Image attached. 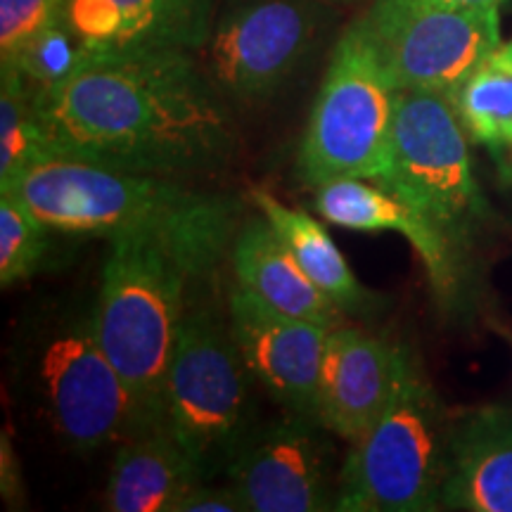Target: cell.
<instances>
[{
    "label": "cell",
    "instance_id": "obj_23",
    "mask_svg": "<svg viewBox=\"0 0 512 512\" xmlns=\"http://www.w3.org/2000/svg\"><path fill=\"white\" fill-rule=\"evenodd\" d=\"M81 60V43L76 41V36L62 19V22L41 31L36 38H31L29 46L17 55L15 62L0 64V67H15L24 76L31 93L43 95L60 86L62 81H67Z\"/></svg>",
    "mask_w": 512,
    "mask_h": 512
},
{
    "label": "cell",
    "instance_id": "obj_20",
    "mask_svg": "<svg viewBox=\"0 0 512 512\" xmlns=\"http://www.w3.org/2000/svg\"><path fill=\"white\" fill-rule=\"evenodd\" d=\"M453 105L472 145L489 152L498 185L512 190V36L467 76Z\"/></svg>",
    "mask_w": 512,
    "mask_h": 512
},
{
    "label": "cell",
    "instance_id": "obj_14",
    "mask_svg": "<svg viewBox=\"0 0 512 512\" xmlns=\"http://www.w3.org/2000/svg\"><path fill=\"white\" fill-rule=\"evenodd\" d=\"M313 207L320 219L332 226L363 233L392 230L403 235L420 256L437 302L444 309H453L460 302L467 261L425 214L396 192L363 178H339L313 190Z\"/></svg>",
    "mask_w": 512,
    "mask_h": 512
},
{
    "label": "cell",
    "instance_id": "obj_22",
    "mask_svg": "<svg viewBox=\"0 0 512 512\" xmlns=\"http://www.w3.org/2000/svg\"><path fill=\"white\" fill-rule=\"evenodd\" d=\"M50 233L19 197L0 190V285L10 290L34 278L50 252Z\"/></svg>",
    "mask_w": 512,
    "mask_h": 512
},
{
    "label": "cell",
    "instance_id": "obj_28",
    "mask_svg": "<svg viewBox=\"0 0 512 512\" xmlns=\"http://www.w3.org/2000/svg\"><path fill=\"white\" fill-rule=\"evenodd\" d=\"M316 3H351V0H316Z\"/></svg>",
    "mask_w": 512,
    "mask_h": 512
},
{
    "label": "cell",
    "instance_id": "obj_3",
    "mask_svg": "<svg viewBox=\"0 0 512 512\" xmlns=\"http://www.w3.org/2000/svg\"><path fill=\"white\" fill-rule=\"evenodd\" d=\"M5 190L55 233L110 238L143 230L233 245L242 228L238 197L67 157L29 166Z\"/></svg>",
    "mask_w": 512,
    "mask_h": 512
},
{
    "label": "cell",
    "instance_id": "obj_13",
    "mask_svg": "<svg viewBox=\"0 0 512 512\" xmlns=\"http://www.w3.org/2000/svg\"><path fill=\"white\" fill-rule=\"evenodd\" d=\"M411 361L408 349L349 323L330 330L320 370L318 420L335 437L354 444L387 411Z\"/></svg>",
    "mask_w": 512,
    "mask_h": 512
},
{
    "label": "cell",
    "instance_id": "obj_16",
    "mask_svg": "<svg viewBox=\"0 0 512 512\" xmlns=\"http://www.w3.org/2000/svg\"><path fill=\"white\" fill-rule=\"evenodd\" d=\"M441 510L512 512V411L456 415Z\"/></svg>",
    "mask_w": 512,
    "mask_h": 512
},
{
    "label": "cell",
    "instance_id": "obj_7",
    "mask_svg": "<svg viewBox=\"0 0 512 512\" xmlns=\"http://www.w3.org/2000/svg\"><path fill=\"white\" fill-rule=\"evenodd\" d=\"M399 88L382 67L366 19L339 36L320 81L297 150V176L306 188L363 178L384 181Z\"/></svg>",
    "mask_w": 512,
    "mask_h": 512
},
{
    "label": "cell",
    "instance_id": "obj_11",
    "mask_svg": "<svg viewBox=\"0 0 512 512\" xmlns=\"http://www.w3.org/2000/svg\"><path fill=\"white\" fill-rule=\"evenodd\" d=\"M316 0H247L216 19L207 43L209 79L221 95L259 102L283 88L313 46Z\"/></svg>",
    "mask_w": 512,
    "mask_h": 512
},
{
    "label": "cell",
    "instance_id": "obj_6",
    "mask_svg": "<svg viewBox=\"0 0 512 512\" xmlns=\"http://www.w3.org/2000/svg\"><path fill=\"white\" fill-rule=\"evenodd\" d=\"M453 420L413 358L387 411L349 444L337 512L441 510Z\"/></svg>",
    "mask_w": 512,
    "mask_h": 512
},
{
    "label": "cell",
    "instance_id": "obj_5",
    "mask_svg": "<svg viewBox=\"0 0 512 512\" xmlns=\"http://www.w3.org/2000/svg\"><path fill=\"white\" fill-rule=\"evenodd\" d=\"M254 384L259 382L240 354L228 311L197 297L166 368L159 427L183 446L204 479L226 475L259 425Z\"/></svg>",
    "mask_w": 512,
    "mask_h": 512
},
{
    "label": "cell",
    "instance_id": "obj_2",
    "mask_svg": "<svg viewBox=\"0 0 512 512\" xmlns=\"http://www.w3.org/2000/svg\"><path fill=\"white\" fill-rule=\"evenodd\" d=\"M233 245L164 233H114L107 238L98 332L128 387L138 432L159 427L166 368L200 283L214 275Z\"/></svg>",
    "mask_w": 512,
    "mask_h": 512
},
{
    "label": "cell",
    "instance_id": "obj_27",
    "mask_svg": "<svg viewBox=\"0 0 512 512\" xmlns=\"http://www.w3.org/2000/svg\"><path fill=\"white\" fill-rule=\"evenodd\" d=\"M384 3H408L427 5V8H448V10H486L501 8L508 0H384Z\"/></svg>",
    "mask_w": 512,
    "mask_h": 512
},
{
    "label": "cell",
    "instance_id": "obj_21",
    "mask_svg": "<svg viewBox=\"0 0 512 512\" xmlns=\"http://www.w3.org/2000/svg\"><path fill=\"white\" fill-rule=\"evenodd\" d=\"M48 157L34 93L15 67H0V190Z\"/></svg>",
    "mask_w": 512,
    "mask_h": 512
},
{
    "label": "cell",
    "instance_id": "obj_19",
    "mask_svg": "<svg viewBox=\"0 0 512 512\" xmlns=\"http://www.w3.org/2000/svg\"><path fill=\"white\" fill-rule=\"evenodd\" d=\"M247 200L275 228L304 273L342 309L347 316H363L373 311L375 294L356 278L354 268L344 259L323 223L302 209L287 207L273 192L249 188Z\"/></svg>",
    "mask_w": 512,
    "mask_h": 512
},
{
    "label": "cell",
    "instance_id": "obj_15",
    "mask_svg": "<svg viewBox=\"0 0 512 512\" xmlns=\"http://www.w3.org/2000/svg\"><path fill=\"white\" fill-rule=\"evenodd\" d=\"M64 24L83 53L207 48L216 0H67Z\"/></svg>",
    "mask_w": 512,
    "mask_h": 512
},
{
    "label": "cell",
    "instance_id": "obj_29",
    "mask_svg": "<svg viewBox=\"0 0 512 512\" xmlns=\"http://www.w3.org/2000/svg\"><path fill=\"white\" fill-rule=\"evenodd\" d=\"M505 335H508V337H510V342H512V335H510V332H505Z\"/></svg>",
    "mask_w": 512,
    "mask_h": 512
},
{
    "label": "cell",
    "instance_id": "obj_9",
    "mask_svg": "<svg viewBox=\"0 0 512 512\" xmlns=\"http://www.w3.org/2000/svg\"><path fill=\"white\" fill-rule=\"evenodd\" d=\"M399 91L453 95L503 41L501 8L448 10L373 0L363 15Z\"/></svg>",
    "mask_w": 512,
    "mask_h": 512
},
{
    "label": "cell",
    "instance_id": "obj_26",
    "mask_svg": "<svg viewBox=\"0 0 512 512\" xmlns=\"http://www.w3.org/2000/svg\"><path fill=\"white\" fill-rule=\"evenodd\" d=\"M0 491L8 503H15L22 496V477H19V460L15 448L8 437V430H3L0 437Z\"/></svg>",
    "mask_w": 512,
    "mask_h": 512
},
{
    "label": "cell",
    "instance_id": "obj_24",
    "mask_svg": "<svg viewBox=\"0 0 512 512\" xmlns=\"http://www.w3.org/2000/svg\"><path fill=\"white\" fill-rule=\"evenodd\" d=\"M67 0H0V64H12L31 38L62 22Z\"/></svg>",
    "mask_w": 512,
    "mask_h": 512
},
{
    "label": "cell",
    "instance_id": "obj_17",
    "mask_svg": "<svg viewBox=\"0 0 512 512\" xmlns=\"http://www.w3.org/2000/svg\"><path fill=\"white\" fill-rule=\"evenodd\" d=\"M235 283L259 302L287 316L335 330L347 325V313L332 302L297 264L290 249L264 216L242 223L230 249Z\"/></svg>",
    "mask_w": 512,
    "mask_h": 512
},
{
    "label": "cell",
    "instance_id": "obj_25",
    "mask_svg": "<svg viewBox=\"0 0 512 512\" xmlns=\"http://www.w3.org/2000/svg\"><path fill=\"white\" fill-rule=\"evenodd\" d=\"M176 512H247V505L228 482L219 486L204 479L178 501Z\"/></svg>",
    "mask_w": 512,
    "mask_h": 512
},
{
    "label": "cell",
    "instance_id": "obj_4",
    "mask_svg": "<svg viewBox=\"0 0 512 512\" xmlns=\"http://www.w3.org/2000/svg\"><path fill=\"white\" fill-rule=\"evenodd\" d=\"M15 370L29 406L69 451L88 456L138 432L131 394L102 347L95 299L34 313L19 335Z\"/></svg>",
    "mask_w": 512,
    "mask_h": 512
},
{
    "label": "cell",
    "instance_id": "obj_18",
    "mask_svg": "<svg viewBox=\"0 0 512 512\" xmlns=\"http://www.w3.org/2000/svg\"><path fill=\"white\" fill-rule=\"evenodd\" d=\"M200 482L202 470L164 427L133 432L114 453L105 510L176 512L178 501Z\"/></svg>",
    "mask_w": 512,
    "mask_h": 512
},
{
    "label": "cell",
    "instance_id": "obj_12",
    "mask_svg": "<svg viewBox=\"0 0 512 512\" xmlns=\"http://www.w3.org/2000/svg\"><path fill=\"white\" fill-rule=\"evenodd\" d=\"M226 311L240 354L268 396L285 411L318 418L320 370L330 330L271 309L238 283L228 292Z\"/></svg>",
    "mask_w": 512,
    "mask_h": 512
},
{
    "label": "cell",
    "instance_id": "obj_10",
    "mask_svg": "<svg viewBox=\"0 0 512 512\" xmlns=\"http://www.w3.org/2000/svg\"><path fill=\"white\" fill-rule=\"evenodd\" d=\"M330 437L316 415L285 411L254 427L223 477L247 512L337 510L339 467Z\"/></svg>",
    "mask_w": 512,
    "mask_h": 512
},
{
    "label": "cell",
    "instance_id": "obj_8",
    "mask_svg": "<svg viewBox=\"0 0 512 512\" xmlns=\"http://www.w3.org/2000/svg\"><path fill=\"white\" fill-rule=\"evenodd\" d=\"M470 145L456 105L444 95L396 93L389 171L380 185L425 214L463 259L498 226L475 176Z\"/></svg>",
    "mask_w": 512,
    "mask_h": 512
},
{
    "label": "cell",
    "instance_id": "obj_1",
    "mask_svg": "<svg viewBox=\"0 0 512 512\" xmlns=\"http://www.w3.org/2000/svg\"><path fill=\"white\" fill-rule=\"evenodd\" d=\"M34 100L50 157L181 178L223 169L238 147L221 91L183 50L83 53Z\"/></svg>",
    "mask_w": 512,
    "mask_h": 512
}]
</instances>
